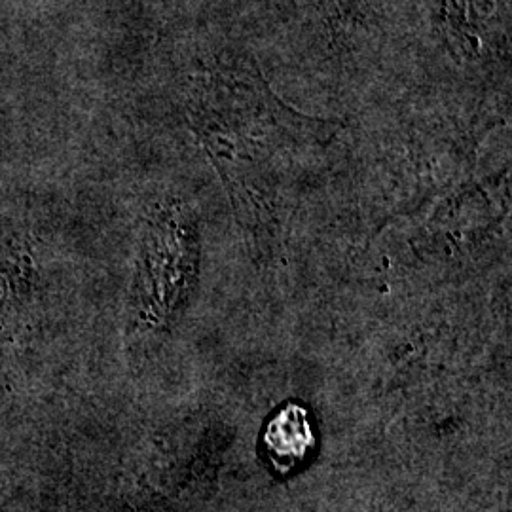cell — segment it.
I'll return each instance as SVG.
<instances>
[{"label": "cell", "instance_id": "obj_1", "mask_svg": "<svg viewBox=\"0 0 512 512\" xmlns=\"http://www.w3.org/2000/svg\"><path fill=\"white\" fill-rule=\"evenodd\" d=\"M315 435L310 414L300 404H287L268 423L264 431V448L275 471L291 473L310 456Z\"/></svg>", "mask_w": 512, "mask_h": 512}]
</instances>
